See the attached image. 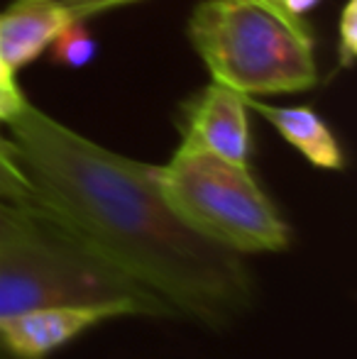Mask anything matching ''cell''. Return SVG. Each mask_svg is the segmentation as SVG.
I'll list each match as a JSON object with an SVG mask.
<instances>
[{"mask_svg": "<svg viewBox=\"0 0 357 359\" xmlns=\"http://www.w3.org/2000/svg\"><path fill=\"white\" fill-rule=\"evenodd\" d=\"M5 125L34 203L90 255L152 293L172 316L225 327L250 311L255 281L248 264L169 208L159 166L90 142L27 98Z\"/></svg>", "mask_w": 357, "mask_h": 359, "instance_id": "1", "label": "cell"}, {"mask_svg": "<svg viewBox=\"0 0 357 359\" xmlns=\"http://www.w3.org/2000/svg\"><path fill=\"white\" fill-rule=\"evenodd\" d=\"M189 37L213 81L243 95L296 93L316 83L309 27L267 0H203Z\"/></svg>", "mask_w": 357, "mask_h": 359, "instance_id": "2", "label": "cell"}, {"mask_svg": "<svg viewBox=\"0 0 357 359\" xmlns=\"http://www.w3.org/2000/svg\"><path fill=\"white\" fill-rule=\"evenodd\" d=\"M159 189L191 230L235 255L281 252L291 242L289 225L248 164L177 149L169 164L159 166Z\"/></svg>", "mask_w": 357, "mask_h": 359, "instance_id": "3", "label": "cell"}, {"mask_svg": "<svg viewBox=\"0 0 357 359\" xmlns=\"http://www.w3.org/2000/svg\"><path fill=\"white\" fill-rule=\"evenodd\" d=\"M137 301L149 316H172L162 301L130 281L49 217L32 235L0 245V320L59 303Z\"/></svg>", "mask_w": 357, "mask_h": 359, "instance_id": "4", "label": "cell"}, {"mask_svg": "<svg viewBox=\"0 0 357 359\" xmlns=\"http://www.w3.org/2000/svg\"><path fill=\"white\" fill-rule=\"evenodd\" d=\"M123 316H149V311L137 301L59 303L32 308L0 320V352L10 359H47L86 330Z\"/></svg>", "mask_w": 357, "mask_h": 359, "instance_id": "5", "label": "cell"}, {"mask_svg": "<svg viewBox=\"0 0 357 359\" xmlns=\"http://www.w3.org/2000/svg\"><path fill=\"white\" fill-rule=\"evenodd\" d=\"M179 149L208 151L220 159L248 164L250 128L245 95L213 81L186 108V128Z\"/></svg>", "mask_w": 357, "mask_h": 359, "instance_id": "6", "label": "cell"}, {"mask_svg": "<svg viewBox=\"0 0 357 359\" xmlns=\"http://www.w3.org/2000/svg\"><path fill=\"white\" fill-rule=\"evenodd\" d=\"M83 15L67 0H15L0 15V57L13 72L34 62L62 29Z\"/></svg>", "mask_w": 357, "mask_h": 359, "instance_id": "7", "label": "cell"}, {"mask_svg": "<svg viewBox=\"0 0 357 359\" xmlns=\"http://www.w3.org/2000/svg\"><path fill=\"white\" fill-rule=\"evenodd\" d=\"M245 105L264 115V120L286 140L291 147L301 151L306 159L318 169L340 171L343 169V151L335 142L328 125L311 108H276L245 95Z\"/></svg>", "mask_w": 357, "mask_h": 359, "instance_id": "8", "label": "cell"}, {"mask_svg": "<svg viewBox=\"0 0 357 359\" xmlns=\"http://www.w3.org/2000/svg\"><path fill=\"white\" fill-rule=\"evenodd\" d=\"M47 220L49 215L37 203H13L0 198V245L32 235L47 225Z\"/></svg>", "mask_w": 357, "mask_h": 359, "instance_id": "9", "label": "cell"}, {"mask_svg": "<svg viewBox=\"0 0 357 359\" xmlns=\"http://www.w3.org/2000/svg\"><path fill=\"white\" fill-rule=\"evenodd\" d=\"M49 47H52L54 59L59 64H67V67H83L95 54L93 37L81 27V22H74L67 29H62Z\"/></svg>", "mask_w": 357, "mask_h": 359, "instance_id": "10", "label": "cell"}, {"mask_svg": "<svg viewBox=\"0 0 357 359\" xmlns=\"http://www.w3.org/2000/svg\"><path fill=\"white\" fill-rule=\"evenodd\" d=\"M0 198L13 201V203H34L32 186H29L27 176L22 174L20 164L15 161L13 144L0 149Z\"/></svg>", "mask_w": 357, "mask_h": 359, "instance_id": "11", "label": "cell"}, {"mask_svg": "<svg viewBox=\"0 0 357 359\" xmlns=\"http://www.w3.org/2000/svg\"><path fill=\"white\" fill-rule=\"evenodd\" d=\"M340 44H338V62L343 69L353 67L357 54V0H348L340 13Z\"/></svg>", "mask_w": 357, "mask_h": 359, "instance_id": "12", "label": "cell"}, {"mask_svg": "<svg viewBox=\"0 0 357 359\" xmlns=\"http://www.w3.org/2000/svg\"><path fill=\"white\" fill-rule=\"evenodd\" d=\"M67 3H76L81 8L83 18L93 13H100L103 8H110V5H125L123 0H67Z\"/></svg>", "mask_w": 357, "mask_h": 359, "instance_id": "13", "label": "cell"}, {"mask_svg": "<svg viewBox=\"0 0 357 359\" xmlns=\"http://www.w3.org/2000/svg\"><path fill=\"white\" fill-rule=\"evenodd\" d=\"M0 90H18V83H15V72L3 62V57H0Z\"/></svg>", "mask_w": 357, "mask_h": 359, "instance_id": "14", "label": "cell"}, {"mask_svg": "<svg viewBox=\"0 0 357 359\" xmlns=\"http://www.w3.org/2000/svg\"><path fill=\"white\" fill-rule=\"evenodd\" d=\"M321 0H286V8H289L291 15H296V18H301L304 13H309L314 5H318Z\"/></svg>", "mask_w": 357, "mask_h": 359, "instance_id": "15", "label": "cell"}, {"mask_svg": "<svg viewBox=\"0 0 357 359\" xmlns=\"http://www.w3.org/2000/svg\"><path fill=\"white\" fill-rule=\"evenodd\" d=\"M267 3H271V5H274V8L286 10V13H289V8H286V0H267Z\"/></svg>", "mask_w": 357, "mask_h": 359, "instance_id": "16", "label": "cell"}, {"mask_svg": "<svg viewBox=\"0 0 357 359\" xmlns=\"http://www.w3.org/2000/svg\"><path fill=\"white\" fill-rule=\"evenodd\" d=\"M123 3H133V0H123Z\"/></svg>", "mask_w": 357, "mask_h": 359, "instance_id": "17", "label": "cell"}]
</instances>
